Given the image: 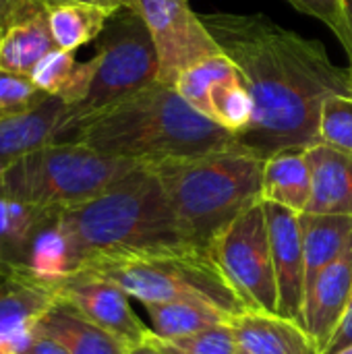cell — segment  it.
I'll use <instances>...</instances> for the list:
<instances>
[{
    "mask_svg": "<svg viewBox=\"0 0 352 354\" xmlns=\"http://www.w3.org/2000/svg\"><path fill=\"white\" fill-rule=\"evenodd\" d=\"M145 164L100 153L73 141L27 151L0 170V195L37 209L77 207Z\"/></svg>",
    "mask_w": 352,
    "mask_h": 354,
    "instance_id": "cell-6",
    "label": "cell"
},
{
    "mask_svg": "<svg viewBox=\"0 0 352 354\" xmlns=\"http://www.w3.org/2000/svg\"><path fill=\"white\" fill-rule=\"evenodd\" d=\"M143 309L151 322V332L158 338L174 340L199 334L203 330L228 324L232 317L226 313L203 305V303H189V301H172V303H145Z\"/></svg>",
    "mask_w": 352,
    "mask_h": 354,
    "instance_id": "cell-23",
    "label": "cell"
},
{
    "mask_svg": "<svg viewBox=\"0 0 352 354\" xmlns=\"http://www.w3.org/2000/svg\"><path fill=\"white\" fill-rule=\"evenodd\" d=\"M352 299V236L340 257L307 288L303 326L319 354L330 346Z\"/></svg>",
    "mask_w": 352,
    "mask_h": 354,
    "instance_id": "cell-12",
    "label": "cell"
},
{
    "mask_svg": "<svg viewBox=\"0 0 352 354\" xmlns=\"http://www.w3.org/2000/svg\"><path fill=\"white\" fill-rule=\"evenodd\" d=\"M319 143L352 156V95L336 93L324 102L319 118Z\"/></svg>",
    "mask_w": 352,
    "mask_h": 354,
    "instance_id": "cell-27",
    "label": "cell"
},
{
    "mask_svg": "<svg viewBox=\"0 0 352 354\" xmlns=\"http://www.w3.org/2000/svg\"><path fill=\"white\" fill-rule=\"evenodd\" d=\"M288 2L297 10L326 23L342 41V46H346V23H344L342 0H288Z\"/></svg>",
    "mask_w": 352,
    "mask_h": 354,
    "instance_id": "cell-30",
    "label": "cell"
},
{
    "mask_svg": "<svg viewBox=\"0 0 352 354\" xmlns=\"http://www.w3.org/2000/svg\"><path fill=\"white\" fill-rule=\"evenodd\" d=\"M39 4L37 0H0V29H6L12 21Z\"/></svg>",
    "mask_w": 352,
    "mask_h": 354,
    "instance_id": "cell-32",
    "label": "cell"
},
{
    "mask_svg": "<svg viewBox=\"0 0 352 354\" xmlns=\"http://www.w3.org/2000/svg\"><path fill=\"white\" fill-rule=\"evenodd\" d=\"M301 234L305 255V284L309 288L349 245L352 236V216L305 212L301 214Z\"/></svg>",
    "mask_w": 352,
    "mask_h": 354,
    "instance_id": "cell-20",
    "label": "cell"
},
{
    "mask_svg": "<svg viewBox=\"0 0 352 354\" xmlns=\"http://www.w3.org/2000/svg\"><path fill=\"white\" fill-rule=\"evenodd\" d=\"M129 354H164L158 346H154L149 340L145 342V344H139V346H135V348H131Z\"/></svg>",
    "mask_w": 352,
    "mask_h": 354,
    "instance_id": "cell-37",
    "label": "cell"
},
{
    "mask_svg": "<svg viewBox=\"0 0 352 354\" xmlns=\"http://www.w3.org/2000/svg\"><path fill=\"white\" fill-rule=\"evenodd\" d=\"M342 10H344V23H346V52L351 56L352 64V0H342Z\"/></svg>",
    "mask_w": 352,
    "mask_h": 354,
    "instance_id": "cell-36",
    "label": "cell"
},
{
    "mask_svg": "<svg viewBox=\"0 0 352 354\" xmlns=\"http://www.w3.org/2000/svg\"><path fill=\"white\" fill-rule=\"evenodd\" d=\"M149 342L158 346L164 354H239L230 322L187 338L166 340V338L151 336Z\"/></svg>",
    "mask_w": 352,
    "mask_h": 354,
    "instance_id": "cell-26",
    "label": "cell"
},
{
    "mask_svg": "<svg viewBox=\"0 0 352 354\" xmlns=\"http://www.w3.org/2000/svg\"><path fill=\"white\" fill-rule=\"evenodd\" d=\"M58 218L71 239L75 270L98 255L185 243L151 166H141L102 195L58 212Z\"/></svg>",
    "mask_w": 352,
    "mask_h": 354,
    "instance_id": "cell-4",
    "label": "cell"
},
{
    "mask_svg": "<svg viewBox=\"0 0 352 354\" xmlns=\"http://www.w3.org/2000/svg\"><path fill=\"white\" fill-rule=\"evenodd\" d=\"M52 50H56V41L46 8L39 4L4 29L0 39V71L29 77Z\"/></svg>",
    "mask_w": 352,
    "mask_h": 354,
    "instance_id": "cell-17",
    "label": "cell"
},
{
    "mask_svg": "<svg viewBox=\"0 0 352 354\" xmlns=\"http://www.w3.org/2000/svg\"><path fill=\"white\" fill-rule=\"evenodd\" d=\"M71 124V108L56 95L33 110L0 118V170L31 149L64 141Z\"/></svg>",
    "mask_w": 352,
    "mask_h": 354,
    "instance_id": "cell-14",
    "label": "cell"
},
{
    "mask_svg": "<svg viewBox=\"0 0 352 354\" xmlns=\"http://www.w3.org/2000/svg\"><path fill=\"white\" fill-rule=\"evenodd\" d=\"M2 33H4V29H0V39H2Z\"/></svg>",
    "mask_w": 352,
    "mask_h": 354,
    "instance_id": "cell-40",
    "label": "cell"
},
{
    "mask_svg": "<svg viewBox=\"0 0 352 354\" xmlns=\"http://www.w3.org/2000/svg\"><path fill=\"white\" fill-rule=\"evenodd\" d=\"M35 332L60 342L68 354H129L118 338L60 301L39 319Z\"/></svg>",
    "mask_w": 352,
    "mask_h": 354,
    "instance_id": "cell-19",
    "label": "cell"
},
{
    "mask_svg": "<svg viewBox=\"0 0 352 354\" xmlns=\"http://www.w3.org/2000/svg\"><path fill=\"white\" fill-rule=\"evenodd\" d=\"M77 64L79 62L75 60V52L56 48L31 71L29 79L41 93L58 97L66 89Z\"/></svg>",
    "mask_w": 352,
    "mask_h": 354,
    "instance_id": "cell-28",
    "label": "cell"
},
{
    "mask_svg": "<svg viewBox=\"0 0 352 354\" xmlns=\"http://www.w3.org/2000/svg\"><path fill=\"white\" fill-rule=\"evenodd\" d=\"M305 158L311 170V201L307 214L352 216L351 153L315 143L305 149Z\"/></svg>",
    "mask_w": 352,
    "mask_h": 354,
    "instance_id": "cell-16",
    "label": "cell"
},
{
    "mask_svg": "<svg viewBox=\"0 0 352 354\" xmlns=\"http://www.w3.org/2000/svg\"><path fill=\"white\" fill-rule=\"evenodd\" d=\"M27 354H68V351L60 342L35 332V340H33V344L27 351Z\"/></svg>",
    "mask_w": 352,
    "mask_h": 354,
    "instance_id": "cell-34",
    "label": "cell"
},
{
    "mask_svg": "<svg viewBox=\"0 0 352 354\" xmlns=\"http://www.w3.org/2000/svg\"><path fill=\"white\" fill-rule=\"evenodd\" d=\"M239 354H319L307 330L278 313L247 309L230 319Z\"/></svg>",
    "mask_w": 352,
    "mask_h": 354,
    "instance_id": "cell-15",
    "label": "cell"
},
{
    "mask_svg": "<svg viewBox=\"0 0 352 354\" xmlns=\"http://www.w3.org/2000/svg\"><path fill=\"white\" fill-rule=\"evenodd\" d=\"M41 4H52V2H89V4H98L104 8H112V10H122L131 6V0H37Z\"/></svg>",
    "mask_w": 352,
    "mask_h": 354,
    "instance_id": "cell-35",
    "label": "cell"
},
{
    "mask_svg": "<svg viewBox=\"0 0 352 354\" xmlns=\"http://www.w3.org/2000/svg\"><path fill=\"white\" fill-rule=\"evenodd\" d=\"M25 272L29 280L48 286H56L73 276L75 253L58 212H50L33 232L27 245Z\"/></svg>",
    "mask_w": 352,
    "mask_h": 354,
    "instance_id": "cell-18",
    "label": "cell"
},
{
    "mask_svg": "<svg viewBox=\"0 0 352 354\" xmlns=\"http://www.w3.org/2000/svg\"><path fill=\"white\" fill-rule=\"evenodd\" d=\"M56 48L75 52L77 48L98 39L112 15L118 10L89 2H52L44 4Z\"/></svg>",
    "mask_w": 352,
    "mask_h": 354,
    "instance_id": "cell-22",
    "label": "cell"
},
{
    "mask_svg": "<svg viewBox=\"0 0 352 354\" xmlns=\"http://www.w3.org/2000/svg\"><path fill=\"white\" fill-rule=\"evenodd\" d=\"M349 75H351V89H352V64H351V68H349Z\"/></svg>",
    "mask_w": 352,
    "mask_h": 354,
    "instance_id": "cell-39",
    "label": "cell"
},
{
    "mask_svg": "<svg viewBox=\"0 0 352 354\" xmlns=\"http://www.w3.org/2000/svg\"><path fill=\"white\" fill-rule=\"evenodd\" d=\"M75 274L108 280L141 305L189 301L210 305L228 317L247 311L212 249L203 245L174 243L98 255L83 261Z\"/></svg>",
    "mask_w": 352,
    "mask_h": 354,
    "instance_id": "cell-5",
    "label": "cell"
},
{
    "mask_svg": "<svg viewBox=\"0 0 352 354\" xmlns=\"http://www.w3.org/2000/svg\"><path fill=\"white\" fill-rule=\"evenodd\" d=\"M50 95L41 93L29 77L0 71V118L37 108Z\"/></svg>",
    "mask_w": 352,
    "mask_h": 354,
    "instance_id": "cell-29",
    "label": "cell"
},
{
    "mask_svg": "<svg viewBox=\"0 0 352 354\" xmlns=\"http://www.w3.org/2000/svg\"><path fill=\"white\" fill-rule=\"evenodd\" d=\"M253 110L255 108L249 87L241 71H234L210 91L203 114L237 137L251 124Z\"/></svg>",
    "mask_w": 352,
    "mask_h": 354,
    "instance_id": "cell-24",
    "label": "cell"
},
{
    "mask_svg": "<svg viewBox=\"0 0 352 354\" xmlns=\"http://www.w3.org/2000/svg\"><path fill=\"white\" fill-rule=\"evenodd\" d=\"M263 212L278 284V315L303 326L307 284L301 214L268 201H263Z\"/></svg>",
    "mask_w": 352,
    "mask_h": 354,
    "instance_id": "cell-11",
    "label": "cell"
},
{
    "mask_svg": "<svg viewBox=\"0 0 352 354\" xmlns=\"http://www.w3.org/2000/svg\"><path fill=\"white\" fill-rule=\"evenodd\" d=\"M351 344H352V299H351V303H349V309H346L344 317H342V322H340V326H338V330H336V334H334V338H332V342H330V346L326 348V353L324 354L340 353L342 348H346V346H351Z\"/></svg>",
    "mask_w": 352,
    "mask_h": 354,
    "instance_id": "cell-33",
    "label": "cell"
},
{
    "mask_svg": "<svg viewBox=\"0 0 352 354\" xmlns=\"http://www.w3.org/2000/svg\"><path fill=\"white\" fill-rule=\"evenodd\" d=\"M234 71H237V64L224 52H220V54L207 56V58L191 64L189 68H185L176 77L174 89L187 104H191L195 110H199L203 114L210 91L216 87V83H220L224 77L232 75Z\"/></svg>",
    "mask_w": 352,
    "mask_h": 354,
    "instance_id": "cell-25",
    "label": "cell"
},
{
    "mask_svg": "<svg viewBox=\"0 0 352 354\" xmlns=\"http://www.w3.org/2000/svg\"><path fill=\"white\" fill-rule=\"evenodd\" d=\"M266 160L237 145L151 166L185 243L210 247L243 212L261 199Z\"/></svg>",
    "mask_w": 352,
    "mask_h": 354,
    "instance_id": "cell-3",
    "label": "cell"
},
{
    "mask_svg": "<svg viewBox=\"0 0 352 354\" xmlns=\"http://www.w3.org/2000/svg\"><path fill=\"white\" fill-rule=\"evenodd\" d=\"M58 303L56 286L0 280V354H27L39 319Z\"/></svg>",
    "mask_w": 352,
    "mask_h": 354,
    "instance_id": "cell-13",
    "label": "cell"
},
{
    "mask_svg": "<svg viewBox=\"0 0 352 354\" xmlns=\"http://www.w3.org/2000/svg\"><path fill=\"white\" fill-rule=\"evenodd\" d=\"M87 62L89 83L83 100L71 108V131L85 118L154 85L160 75L158 52L151 35L141 17L131 8H122L112 15L98 37L93 58Z\"/></svg>",
    "mask_w": 352,
    "mask_h": 354,
    "instance_id": "cell-7",
    "label": "cell"
},
{
    "mask_svg": "<svg viewBox=\"0 0 352 354\" xmlns=\"http://www.w3.org/2000/svg\"><path fill=\"white\" fill-rule=\"evenodd\" d=\"M56 295L60 303L77 309L91 324L118 338L129 351L154 336L151 328L135 315L129 303L131 297L108 280L75 274L56 284Z\"/></svg>",
    "mask_w": 352,
    "mask_h": 354,
    "instance_id": "cell-10",
    "label": "cell"
},
{
    "mask_svg": "<svg viewBox=\"0 0 352 354\" xmlns=\"http://www.w3.org/2000/svg\"><path fill=\"white\" fill-rule=\"evenodd\" d=\"M261 199L299 214L307 212L311 201V170L305 149L280 151L266 160Z\"/></svg>",
    "mask_w": 352,
    "mask_h": 354,
    "instance_id": "cell-21",
    "label": "cell"
},
{
    "mask_svg": "<svg viewBox=\"0 0 352 354\" xmlns=\"http://www.w3.org/2000/svg\"><path fill=\"white\" fill-rule=\"evenodd\" d=\"M336 354H352V344L351 346H346V348H342L340 353H336Z\"/></svg>",
    "mask_w": 352,
    "mask_h": 354,
    "instance_id": "cell-38",
    "label": "cell"
},
{
    "mask_svg": "<svg viewBox=\"0 0 352 354\" xmlns=\"http://www.w3.org/2000/svg\"><path fill=\"white\" fill-rule=\"evenodd\" d=\"M66 141L145 166L197 158L234 145V135L156 81L139 93L85 118Z\"/></svg>",
    "mask_w": 352,
    "mask_h": 354,
    "instance_id": "cell-2",
    "label": "cell"
},
{
    "mask_svg": "<svg viewBox=\"0 0 352 354\" xmlns=\"http://www.w3.org/2000/svg\"><path fill=\"white\" fill-rule=\"evenodd\" d=\"M129 8L141 17L151 35L160 62V83L174 87L185 68L222 52L203 19L191 10L189 0H131Z\"/></svg>",
    "mask_w": 352,
    "mask_h": 354,
    "instance_id": "cell-9",
    "label": "cell"
},
{
    "mask_svg": "<svg viewBox=\"0 0 352 354\" xmlns=\"http://www.w3.org/2000/svg\"><path fill=\"white\" fill-rule=\"evenodd\" d=\"M210 249L247 309L278 313V284L263 201L230 222Z\"/></svg>",
    "mask_w": 352,
    "mask_h": 354,
    "instance_id": "cell-8",
    "label": "cell"
},
{
    "mask_svg": "<svg viewBox=\"0 0 352 354\" xmlns=\"http://www.w3.org/2000/svg\"><path fill=\"white\" fill-rule=\"evenodd\" d=\"M29 280L25 272V249L0 232V280Z\"/></svg>",
    "mask_w": 352,
    "mask_h": 354,
    "instance_id": "cell-31",
    "label": "cell"
},
{
    "mask_svg": "<svg viewBox=\"0 0 352 354\" xmlns=\"http://www.w3.org/2000/svg\"><path fill=\"white\" fill-rule=\"evenodd\" d=\"M203 23L253 97V120L234 137L237 145L268 160L319 143L324 102L336 93L352 95L349 68L336 66L322 41L263 15L214 12Z\"/></svg>",
    "mask_w": 352,
    "mask_h": 354,
    "instance_id": "cell-1",
    "label": "cell"
}]
</instances>
